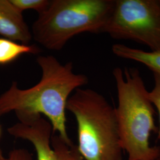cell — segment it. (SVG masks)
<instances>
[{
  "instance_id": "obj_1",
  "label": "cell",
  "mask_w": 160,
  "mask_h": 160,
  "mask_svg": "<svg viewBox=\"0 0 160 160\" xmlns=\"http://www.w3.org/2000/svg\"><path fill=\"white\" fill-rule=\"evenodd\" d=\"M36 59L42 71L40 81L26 90L12 82L0 96V116L14 112L19 120L43 115L51 123L53 134L57 132L67 143H71L66 126L67 104L71 93L87 84L88 78L75 74L71 62L63 65L52 55L39 56Z\"/></svg>"
},
{
  "instance_id": "obj_2",
  "label": "cell",
  "mask_w": 160,
  "mask_h": 160,
  "mask_svg": "<svg viewBox=\"0 0 160 160\" xmlns=\"http://www.w3.org/2000/svg\"><path fill=\"white\" fill-rule=\"evenodd\" d=\"M118 98L116 113L120 144L128 154V160H157L160 147L151 146L152 132H158L155 124L154 106L137 68L113 69Z\"/></svg>"
},
{
  "instance_id": "obj_3",
  "label": "cell",
  "mask_w": 160,
  "mask_h": 160,
  "mask_svg": "<svg viewBox=\"0 0 160 160\" xmlns=\"http://www.w3.org/2000/svg\"><path fill=\"white\" fill-rule=\"evenodd\" d=\"M66 109L75 118L77 147L84 160H123L116 109L105 97L80 87L69 97Z\"/></svg>"
},
{
  "instance_id": "obj_4",
  "label": "cell",
  "mask_w": 160,
  "mask_h": 160,
  "mask_svg": "<svg viewBox=\"0 0 160 160\" xmlns=\"http://www.w3.org/2000/svg\"><path fill=\"white\" fill-rule=\"evenodd\" d=\"M115 0H51L32 28L36 42L51 51H61L82 33H102L114 9Z\"/></svg>"
},
{
  "instance_id": "obj_5",
  "label": "cell",
  "mask_w": 160,
  "mask_h": 160,
  "mask_svg": "<svg viewBox=\"0 0 160 160\" xmlns=\"http://www.w3.org/2000/svg\"><path fill=\"white\" fill-rule=\"evenodd\" d=\"M103 33L118 40L134 41L160 51L159 0H115Z\"/></svg>"
},
{
  "instance_id": "obj_6",
  "label": "cell",
  "mask_w": 160,
  "mask_h": 160,
  "mask_svg": "<svg viewBox=\"0 0 160 160\" xmlns=\"http://www.w3.org/2000/svg\"><path fill=\"white\" fill-rule=\"evenodd\" d=\"M8 129L13 137L32 144L37 160H85L72 142L67 143L59 135L53 134L51 122L42 115L19 119Z\"/></svg>"
},
{
  "instance_id": "obj_7",
  "label": "cell",
  "mask_w": 160,
  "mask_h": 160,
  "mask_svg": "<svg viewBox=\"0 0 160 160\" xmlns=\"http://www.w3.org/2000/svg\"><path fill=\"white\" fill-rule=\"evenodd\" d=\"M22 13L10 0H0V35L6 39L29 45L33 36Z\"/></svg>"
},
{
  "instance_id": "obj_8",
  "label": "cell",
  "mask_w": 160,
  "mask_h": 160,
  "mask_svg": "<svg viewBox=\"0 0 160 160\" xmlns=\"http://www.w3.org/2000/svg\"><path fill=\"white\" fill-rule=\"evenodd\" d=\"M112 49L116 56L142 63L154 74L160 75V51H144L120 43L113 45Z\"/></svg>"
},
{
  "instance_id": "obj_9",
  "label": "cell",
  "mask_w": 160,
  "mask_h": 160,
  "mask_svg": "<svg viewBox=\"0 0 160 160\" xmlns=\"http://www.w3.org/2000/svg\"><path fill=\"white\" fill-rule=\"evenodd\" d=\"M41 49L36 45H25L0 38V65H7L24 54H39Z\"/></svg>"
},
{
  "instance_id": "obj_10",
  "label": "cell",
  "mask_w": 160,
  "mask_h": 160,
  "mask_svg": "<svg viewBox=\"0 0 160 160\" xmlns=\"http://www.w3.org/2000/svg\"><path fill=\"white\" fill-rule=\"evenodd\" d=\"M10 1L22 12L26 10H33L39 14L45 12L51 2V0H10Z\"/></svg>"
},
{
  "instance_id": "obj_11",
  "label": "cell",
  "mask_w": 160,
  "mask_h": 160,
  "mask_svg": "<svg viewBox=\"0 0 160 160\" xmlns=\"http://www.w3.org/2000/svg\"><path fill=\"white\" fill-rule=\"evenodd\" d=\"M154 86L151 92H148V98L153 106L157 110L159 116V129L158 139L160 140V75L154 74Z\"/></svg>"
},
{
  "instance_id": "obj_12",
  "label": "cell",
  "mask_w": 160,
  "mask_h": 160,
  "mask_svg": "<svg viewBox=\"0 0 160 160\" xmlns=\"http://www.w3.org/2000/svg\"><path fill=\"white\" fill-rule=\"evenodd\" d=\"M8 160H33V158L27 149L16 148L11 151L8 155Z\"/></svg>"
},
{
  "instance_id": "obj_13",
  "label": "cell",
  "mask_w": 160,
  "mask_h": 160,
  "mask_svg": "<svg viewBox=\"0 0 160 160\" xmlns=\"http://www.w3.org/2000/svg\"><path fill=\"white\" fill-rule=\"evenodd\" d=\"M0 160H8V157H6L3 152V151L0 147Z\"/></svg>"
},
{
  "instance_id": "obj_14",
  "label": "cell",
  "mask_w": 160,
  "mask_h": 160,
  "mask_svg": "<svg viewBox=\"0 0 160 160\" xmlns=\"http://www.w3.org/2000/svg\"><path fill=\"white\" fill-rule=\"evenodd\" d=\"M1 128L0 126V137H1Z\"/></svg>"
},
{
  "instance_id": "obj_15",
  "label": "cell",
  "mask_w": 160,
  "mask_h": 160,
  "mask_svg": "<svg viewBox=\"0 0 160 160\" xmlns=\"http://www.w3.org/2000/svg\"><path fill=\"white\" fill-rule=\"evenodd\" d=\"M157 160H160V158H158Z\"/></svg>"
},
{
  "instance_id": "obj_16",
  "label": "cell",
  "mask_w": 160,
  "mask_h": 160,
  "mask_svg": "<svg viewBox=\"0 0 160 160\" xmlns=\"http://www.w3.org/2000/svg\"><path fill=\"white\" fill-rule=\"evenodd\" d=\"M159 1H160V0H159Z\"/></svg>"
}]
</instances>
